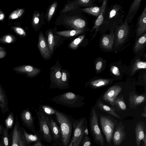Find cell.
<instances>
[{
    "mask_svg": "<svg viewBox=\"0 0 146 146\" xmlns=\"http://www.w3.org/2000/svg\"><path fill=\"white\" fill-rule=\"evenodd\" d=\"M102 7L101 6H94L82 9L84 12L98 17L100 15Z\"/></svg>",
    "mask_w": 146,
    "mask_h": 146,
    "instance_id": "cell-30",
    "label": "cell"
},
{
    "mask_svg": "<svg viewBox=\"0 0 146 146\" xmlns=\"http://www.w3.org/2000/svg\"><path fill=\"white\" fill-rule=\"evenodd\" d=\"M32 146H45L42 141V140L38 141L34 143Z\"/></svg>",
    "mask_w": 146,
    "mask_h": 146,
    "instance_id": "cell-47",
    "label": "cell"
},
{
    "mask_svg": "<svg viewBox=\"0 0 146 146\" xmlns=\"http://www.w3.org/2000/svg\"><path fill=\"white\" fill-rule=\"evenodd\" d=\"M137 56L132 65L131 68L132 74H133L137 70L141 69H145L146 68V62L141 60L139 58V56Z\"/></svg>",
    "mask_w": 146,
    "mask_h": 146,
    "instance_id": "cell-28",
    "label": "cell"
},
{
    "mask_svg": "<svg viewBox=\"0 0 146 146\" xmlns=\"http://www.w3.org/2000/svg\"><path fill=\"white\" fill-rule=\"evenodd\" d=\"M122 90V87L118 85L110 87L103 96V99L112 106L115 104V100L117 96Z\"/></svg>",
    "mask_w": 146,
    "mask_h": 146,
    "instance_id": "cell-17",
    "label": "cell"
},
{
    "mask_svg": "<svg viewBox=\"0 0 146 146\" xmlns=\"http://www.w3.org/2000/svg\"><path fill=\"white\" fill-rule=\"evenodd\" d=\"M111 72L115 75L119 76L120 75L119 69L118 67L115 66H112L110 68Z\"/></svg>",
    "mask_w": 146,
    "mask_h": 146,
    "instance_id": "cell-45",
    "label": "cell"
},
{
    "mask_svg": "<svg viewBox=\"0 0 146 146\" xmlns=\"http://www.w3.org/2000/svg\"><path fill=\"white\" fill-rule=\"evenodd\" d=\"M146 45V33L135 39L133 48V52L136 56L142 55L145 49Z\"/></svg>",
    "mask_w": 146,
    "mask_h": 146,
    "instance_id": "cell-16",
    "label": "cell"
},
{
    "mask_svg": "<svg viewBox=\"0 0 146 146\" xmlns=\"http://www.w3.org/2000/svg\"><path fill=\"white\" fill-rule=\"evenodd\" d=\"M6 53L3 50H0V58H3L5 56Z\"/></svg>",
    "mask_w": 146,
    "mask_h": 146,
    "instance_id": "cell-50",
    "label": "cell"
},
{
    "mask_svg": "<svg viewBox=\"0 0 146 146\" xmlns=\"http://www.w3.org/2000/svg\"><path fill=\"white\" fill-rule=\"evenodd\" d=\"M52 146H63L61 141L53 142Z\"/></svg>",
    "mask_w": 146,
    "mask_h": 146,
    "instance_id": "cell-49",
    "label": "cell"
},
{
    "mask_svg": "<svg viewBox=\"0 0 146 146\" xmlns=\"http://www.w3.org/2000/svg\"><path fill=\"white\" fill-rule=\"evenodd\" d=\"M66 23L76 30L84 29L86 25V22L82 19L76 18H70L67 19Z\"/></svg>",
    "mask_w": 146,
    "mask_h": 146,
    "instance_id": "cell-24",
    "label": "cell"
},
{
    "mask_svg": "<svg viewBox=\"0 0 146 146\" xmlns=\"http://www.w3.org/2000/svg\"><path fill=\"white\" fill-rule=\"evenodd\" d=\"M57 5V2H55L53 3L51 6L48 15V21H49L51 19L55 11Z\"/></svg>",
    "mask_w": 146,
    "mask_h": 146,
    "instance_id": "cell-43",
    "label": "cell"
},
{
    "mask_svg": "<svg viewBox=\"0 0 146 146\" xmlns=\"http://www.w3.org/2000/svg\"><path fill=\"white\" fill-rule=\"evenodd\" d=\"M35 110L38 120L39 129L38 131L41 140L51 144L53 142V139L48 123L50 117L42 114L36 109Z\"/></svg>",
    "mask_w": 146,
    "mask_h": 146,
    "instance_id": "cell-5",
    "label": "cell"
},
{
    "mask_svg": "<svg viewBox=\"0 0 146 146\" xmlns=\"http://www.w3.org/2000/svg\"><path fill=\"white\" fill-rule=\"evenodd\" d=\"M70 77V74L69 72L66 69H62L61 79L57 88L60 89L69 88L68 81Z\"/></svg>",
    "mask_w": 146,
    "mask_h": 146,
    "instance_id": "cell-23",
    "label": "cell"
},
{
    "mask_svg": "<svg viewBox=\"0 0 146 146\" xmlns=\"http://www.w3.org/2000/svg\"><path fill=\"white\" fill-rule=\"evenodd\" d=\"M16 32L20 35H25L26 33L23 29L20 27H16L15 28Z\"/></svg>",
    "mask_w": 146,
    "mask_h": 146,
    "instance_id": "cell-46",
    "label": "cell"
},
{
    "mask_svg": "<svg viewBox=\"0 0 146 146\" xmlns=\"http://www.w3.org/2000/svg\"><path fill=\"white\" fill-rule=\"evenodd\" d=\"M142 0H135L131 4L125 21L128 23H131L135 15L139 9Z\"/></svg>",
    "mask_w": 146,
    "mask_h": 146,
    "instance_id": "cell-21",
    "label": "cell"
},
{
    "mask_svg": "<svg viewBox=\"0 0 146 146\" xmlns=\"http://www.w3.org/2000/svg\"><path fill=\"white\" fill-rule=\"evenodd\" d=\"M19 146H29L27 143L21 131V128L20 131L19 139Z\"/></svg>",
    "mask_w": 146,
    "mask_h": 146,
    "instance_id": "cell-42",
    "label": "cell"
},
{
    "mask_svg": "<svg viewBox=\"0 0 146 146\" xmlns=\"http://www.w3.org/2000/svg\"><path fill=\"white\" fill-rule=\"evenodd\" d=\"M141 116L143 117L146 118V109L145 107V110L141 114Z\"/></svg>",
    "mask_w": 146,
    "mask_h": 146,
    "instance_id": "cell-53",
    "label": "cell"
},
{
    "mask_svg": "<svg viewBox=\"0 0 146 146\" xmlns=\"http://www.w3.org/2000/svg\"><path fill=\"white\" fill-rule=\"evenodd\" d=\"M110 82V81L108 79H97L90 82L89 85L94 88H99L108 84Z\"/></svg>",
    "mask_w": 146,
    "mask_h": 146,
    "instance_id": "cell-32",
    "label": "cell"
},
{
    "mask_svg": "<svg viewBox=\"0 0 146 146\" xmlns=\"http://www.w3.org/2000/svg\"><path fill=\"white\" fill-rule=\"evenodd\" d=\"M87 126V121L85 117L75 120L73 125L71 140L73 146L77 143H80L84 135V131Z\"/></svg>",
    "mask_w": 146,
    "mask_h": 146,
    "instance_id": "cell-7",
    "label": "cell"
},
{
    "mask_svg": "<svg viewBox=\"0 0 146 146\" xmlns=\"http://www.w3.org/2000/svg\"><path fill=\"white\" fill-rule=\"evenodd\" d=\"M1 141L4 146H9L10 139L9 133L8 130L6 128L3 127Z\"/></svg>",
    "mask_w": 146,
    "mask_h": 146,
    "instance_id": "cell-35",
    "label": "cell"
},
{
    "mask_svg": "<svg viewBox=\"0 0 146 146\" xmlns=\"http://www.w3.org/2000/svg\"><path fill=\"white\" fill-rule=\"evenodd\" d=\"M4 17V15L3 14H1L0 15V20L3 19Z\"/></svg>",
    "mask_w": 146,
    "mask_h": 146,
    "instance_id": "cell-54",
    "label": "cell"
},
{
    "mask_svg": "<svg viewBox=\"0 0 146 146\" xmlns=\"http://www.w3.org/2000/svg\"><path fill=\"white\" fill-rule=\"evenodd\" d=\"M48 44L51 54L53 53L54 42V36L52 32L51 31H49L48 35Z\"/></svg>",
    "mask_w": 146,
    "mask_h": 146,
    "instance_id": "cell-37",
    "label": "cell"
},
{
    "mask_svg": "<svg viewBox=\"0 0 146 146\" xmlns=\"http://www.w3.org/2000/svg\"><path fill=\"white\" fill-rule=\"evenodd\" d=\"M135 39L146 33V5L137 19L135 28Z\"/></svg>",
    "mask_w": 146,
    "mask_h": 146,
    "instance_id": "cell-14",
    "label": "cell"
},
{
    "mask_svg": "<svg viewBox=\"0 0 146 146\" xmlns=\"http://www.w3.org/2000/svg\"><path fill=\"white\" fill-rule=\"evenodd\" d=\"M48 123L53 139V142L61 141V134L60 129L53 118L51 116L49 119Z\"/></svg>",
    "mask_w": 146,
    "mask_h": 146,
    "instance_id": "cell-18",
    "label": "cell"
},
{
    "mask_svg": "<svg viewBox=\"0 0 146 146\" xmlns=\"http://www.w3.org/2000/svg\"><path fill=\"white\" fill-rule=\"evenodd\" d=\"M84 31V29L72 30L58 32L56 33L59 35L69 37L82 33Z\"/></svg>",
    "mask_w": 146,
    "mask_h": 146,
    "instance_id": "cell-31",
    "label": "cell"
},
{
    "mask_svg": "<svg viewBox=\"0 0 146 146\" xmlns=\"http://www.w3.org/2000/svg\"><path fill=\"white\" fill-rule=\"evenodd\" d=\"M47 146H49V145H47Z\"/></svg>",
    "mask_w": 146,
    "mask_h": 146,
    "instance_id": "cell-59",
    "label": "cell"
},
{
    "mask_svg": "<svg viewBox=\"0 0 146 146\" xmlns=\"http://www.w3.org/2000/svg\"><path fill=\"white\" fill-rule=\"evenodd\" d=\"M95 66L96 70L100 71L103 68L104 64L106 62L105 60L101 57L97 58L95 60Z\"/></svg>",
    "mask_w": 146,
    "mask_h": 146,
    "instance_id": "cell-39",
    "label": "cell"
},
{
    "mask_svg": "<svg viewBox=\"0 0 146 146\" xmlns=\"http://www.w3.org/2000/svg\"><path fill=\"white\" fill-rule=\"evenodd\" d=\"M108 1L104 0L103 1L101 13L95 21L94 25L90 31V33H93L94 31V32L92 35V40L96 35L98 32L99 29L103 23L104 13L106 8L108 6Z\"/></svg>",
    "mask_w": 146,
    "mask_h": 146,
    "instance_id": "cell-20",
    "label": "cell"
},
{
    "mask_svg": "<svg viewBox=\"0 0 146 146\" xmlns=\"http://www.w3.org/2000/svg\"><path fill=\"white\" fill-rule=\"evenodd\" d=\"M3 48L0 47V50H2Z\"/></svg>",
    "mask_w": 146,
    "mask_h": 146,
    "instance_id": "cell-58",
    "label": "cell"
},
{
    "mask_svg": "<svg viewBox=\"0 0 146 146\" xmlns=\"http://www.w3.org/2000/svg\"><path fill=\"white\" fill-rule=\"evenodd\" d=\"M23 134L25 140L28 145H30L32 143H35L38 141L42 140L38 131L34 134L28 133L25 129L22 127H21Z\"/></svg>",
    "mask_w": 146,
    "mask_h": 146,
    "instance_id": "cell-26",
    "label": "cell"
},
{
    "mask_svg": "<svg viewBox=\"0 0 146 146\" xmlns=\"http://www.w3.org/2000/svg\"><path fill=\"white\" fill-rule=\"evenodd\" d=\"M20 117L23 125L34 134L36 133L34 118L29 109L27 108L22 110Z\"/></svg>",
    "mask_w": 146,
    "mask_h": 146,
    "instance_id": "cell-13",
    "label": "cell"
},
{
    "mask_svg": "<svg viewBox=\"0 0 146 146\" xmlns=\"http://www.w3.org/2000/svg\"><path fill=\"white\" fill-rule=\"evenodd\" d=\"M20 128L17 116L14 127L11 133L9 146H19L18 139Z\"/></svg>",
    "mask_w": 146,
    "mask_h": 146,
    "instance_id": "cell-22",
    "label": "cell"
},
{
    "mask_svg": "<svg viewBox=\"0 0 146 146\" xmlns=\"http://www.w3.org/2000/svg\"><path fill=\"white\" fill-rule=\"evenodd\" d=\"M8 105L7 96L2 86L0 83V108L3 115L9 111Z\"/></svg>",
    "mask_w": 146,
    "mask_h": 146,
    "instance_id": "cell-25",
    "label": "cell"
},
{
    "mask_svg": "<svg viewBox=\"0 0 146 146\" xmlns=\"http://www.w3.org/2000/svg\"><path fill=\"white\" fill-rule=\"evenodd\" d=\"M113 30L115 35V53L124 49L131 43L134 38L135 39V29L125 20L122 24L115 27Z\"/></svg>",
    "mask_w": 146,
    "mask_h": 146,
    "instance_id": "cell-2",
    "label": "cell"
},
{
    "mask_svg": "<svg viewBox=\"0 0 146 146\" xmlns=\"http://www.w3.org/2000/svg\"><path fill=\"white\" fill-rule=\"evenodd\" d=\"M55 115L60 129L62 145L68 146L71 140L75 119L71 116L58 110Z\"/></svg>",
    "mask_w": 146,
    "mask_h": 146,
    "instance_id": "cell-3",
    "label": "cell"
},
{
    "mask_svg": "<svg viewBox=\"0 0 146 146\" xmlns=\"http://www.w3.org/2000/svg\"><path fill=\"white\" fill-rule=\"evenodd\" d=\"M85 36L84 35H82L76 38L69 44V47L73 49H76L79 44L84 39Z\"/></svg>",
    "mask_w": 146,
    "mask_h": 146,
    "instance_id": "cell-38",
    "label": "cell"
},
{
    "mask_svg": "<svg viewBox=\"0 0 146 146\" xmlns=\"http://www.w3.org/2000/svg\"><path fill=\"white\" fill-rule=\"evenodd\" d=\"M62 68L57 60L55 64L50 68V89L57 88V87L61 76Z\"/></svg>",
    "mask_w": 146,
    "mask_h": 146,
    "instance_id": "cell-10",
    "label": "cell"
},
{
    "mask_svg": "<svg viewBox=\"0 0 146 146\" xmlns=\"http://www.w3.org/2000/svg\"><path fill=\"white\" fill-rule=\"evenodd\" d=\"M90 131L95 143L99 146H105L104 141L98 124L97 114L93 109L89 121Z\"/></svg>",
    "mask_w": 146,
    "mask_h": 146,
    "instance_id": "cell-6",
    "label": "cell"
},
{
    "mask_svg": "<svg viewBox=\"0 0 146 146\" xmlns=\"http://www.w3.org/2000/svg\"><path fill=\"white\" fill-rule=\"evenodd\" d=\"M97 106L102 110L108 113L118 119H121L120 116L116 113L113 109L109 106L104 104L101 101H98Z\"/></svg>",
    "mask_w": 146,
    "mask_h": 146,
    "instance_id": "cell-29",
    "label": "cell"
},
{
    "mask_svg": "<svg viewBox=\"0 0 146 146\" xmlns=\"http://www.w3.org/2000/svg\"><path fill=\"white\" fill-rule=\"evenodd\" d=\"M3 127L2 125L0 124V135L2 134Z\"/></svg>",
    "mask_w": 146,
    "mask_h": 146,
    "instance_id": "cell-52",
    "label": "cell"
},
{
    "mask_svg": "<svg viewBox=\"0 0 146 146\" xmlns=\"http://www.w3.org/2000/svg\"><path fill=\"white\" fill-rule=\"evenodd\" d=\"M135 142L137 146H140L141 141L146 139V126L142 121L137 123L135 126Z\"/></svg>",
    "mask_w": 146,
    "mask_h": 146,
    "instance_id": "cell-19",
    "label": "cell"
},
{
    "mask_svg": "<svg viewBox=\"0 0 146 146\" xmlns=\"http://www.w3.org/2000/svg\"><path fill=\"white\" fill-rule=\"evenodd\" d=\"M125 13L122 6L120 4L112 5L108 7V6L105 10L104 20L100 27L98 32L102 35L106 32H110L115 27L122 24L124 22Z\"/></svg>",
    "mask_w": 146,
    "mask_h": 146,
    "instance_id": "cell-1",
    "label": "cell"
},
{
    "mask_svg": "<svg viewBox=\"0 0 146 146\" xmlns=\"http://www.w3.org/2000/svg\"><path fill=\"white\" fill-rule=\"evenodd\" d=\"M92 144V141L88 135H84L79 146H91Z\"/></svg>",
    "mask_w": 146,
    "mask_h": 146,
    "instance_id": "cell-40",
    "label": "cell"
},
{
    "mask_svg": "<svg viewBox=\"0 0 146 146\" xmlns=\"http://www.w3.org/2000/svg\"><path fill=\"white\" fill-rule=\"evenodd\" d=\"M38 47L42 57L45 60H49L51 54L42 33L41 31L39 35Z\"/></svg>",
    "mask_w": 146,
    "mask_h": 146,
    "instance_id": "cell-15",
    "label": "cell"
},
{
    "mask_svg": "<svg viewBox=\"0 0 146 146\" xmlns=\"http://www.w3.org/2000/svg\"><path fill=\"white\" fill-rule=\"evenodd\" d=\"M83 97L72 92H68L52 98L51 100L56 104L71 108L81 107Z\"/></svg>",
    "mask_w": 146,
    "mask_h": 146,
    "instance_id": "cell-4",
    "label": "cell"
},
{
    "mask_svg": "<svg viewBox=\"0 0 146 146\" xmlns=\"http://www.w3.org/2000/svg\"><path fill=\"white\" fill-rule=\"evenodd\" d=\"M73 142L72 140H71L69 145H68V146H73Z\"/></svg>",
    "mask_w": 146,
    "mask_h": 146,
    "instance_id": "cell-56",
    "label": "cell"
},
{
    "mask_svg": "<svg viewBox=\"0 0 146 146\" xmlns=\"http://www.w3.org/2000/svg\"><path fill=\"white\" fill-rule=\"evenodd\" d=\"M114 43L115 35L112 29L109 34L102 35L99 46L104 52H111L114 51Z\"/></svg>",
    "mask_w": 146,
    "mask_h": 146,
    "instance_id": "cell-9",
    "label": "cell"
},
{
    "mask_svg": "<svg viewBox=\"0 0 146 146\" xmlns=\"http://www.w3.org/2000/svg\"><path fill=\"white\" fill-rule=\"evenodd\" d=\"M13 69L15 72L25 74L27 77L30 78L35 77L41 71L40 69L30 65H24L15 67Z\"/></svg>",
    "mask_w": 146,
    "mask_h": 146,
    "instance_id": "cell-12",
    "label": "cell"
},
{
    "mask_svg": "<svg viewBox=\"0 0 146 146\" xmlns=\"http://www.w3.org/2000/svg\"><path fill=\"white\" fill-rule=\"evenodd\" d=\"M57 111L52 107L47 105H40L38 110L42 114L49 117L55 115Z\"/></svg>",
    "mask_w": 146,
    "mask_h": 146,
    "instance_id": "cell-27",
    "label": "cell"
},
{
    "mask_svg": "<svg viewBox=\"0 0 146 146\" xmlns=\"http://www.w3.org/2000/svg\"><path fill=\"white\" fill-rule=\"evenodd\" d=\"M78 6H80V0L75 1L66 5L62 9V12L65 13L73 10L78 8Z\"/></svg>",
    "mask_w": 146,
    "mask_h": 146,
    "instance_id": "cell-34",
    "label": "cell"
},
{
    "mask_svg": "<svg viewBox=\"0 0 146 146\" xmlns=\"http://www.w3.org/2000/svg\"><path fill=\"white\" fill-rule=\"evenodd\" d=\"M126 133L124 126L121 122L116 125L113 133L112 139L114 146H118L125 139Z\"/></svg>",
    "mask_w": 146,
    "mask_h": 146,
    "instance_id": "cell-11",
    "label": "cell"
},
{
    "mask_svg": "<svg viewBox=\"0 0 146 146\" xmlns=\"http://www.w3.org/2000/svg\"><path fill=\"white\" fill-rule=\"evenodd\" d=\"M115 104L116 103L119 107L122 110H125L126 109V105L124 102L122 100L119 99L115 100Z\"/></svg>",
    "mask_w": 146,
    "mask_h": 146,
    "instance_id": "cell-44",
    "label": "cell"
},
{
    "mask_svg": "<svg viewBox=\"0 0 146 146\" xmlns=\"http://www.w3.org/2000/svg\"><path fill=\"white\" fill-rule=\"evenodd\" d=\"M39 21V18L38 16H35L34 17L33 19V23L35 25L37 24Z\"/></svg>",
    "mask_w": 146,
    "mask_h": 146,
    "instance_id": "cell-48",
    "label": "cell"
},
{
    "mask_svg": "<svg viewBox=\"0 0 146 146\" xmlns=\"http://www.w3.org/2000/svg\"><path fill=\"white\" fill-rule=\"evenodd\" d=\"M12 38L11 37L9 36H7L6 37L5 40L8 43H10L12 41Z\"/></svg>",
    "mask_w": 146,
    "mask_h": 146,
    "instance_id": "cell-51",
    "label": "cell"
},
{
    "mask_svg": "<svg viewBox=\"0 0 146 146\" xmlns=\"http://www.w3.org/2000/svg\"><path fill=\"white\" fill-rule=\"evenodd\" d=\"M14 122V115L12 112H11L5 120L6 128L9 130L13 127Z\"/></svg>",
    "mask_w": 146,
    "mask_h": 146,
    "instance_id": "cell-36",
    "label": "cell"
},
{
    "mask_svg": "<svg viewBox=\"0 0 146 146\" xmlns=\"http://www.w3.org/2000/svg\"><path fill=\"white\" fill-rule=\"evenodd\" d=\"M145 97L143 95L138 96L136 95L130 97V102L135 106H137L141 104L145 100Z\"/></svg>",
    "mask_w": 146,
    "mask_h": 146,
    "instance_id": "cell-33",
    "label": "cell"
},
{
    "mask_svg": "<svg viewBox=\"0 0 146 146\" xmlns=\"http://www.w3.org/2000/svg\"><path fill=\"white\" fill-rule=\"evenodd\" d=\"M0 146H4L1 141L0 140Z\"/></svg>",
    "mask_w": 146,
    "mask_h": 146,
    "instance_id": "cell-57",
    "label": "cell"
},
{
    "mask_svg": "<svg viewBox=\"0 0 146 146\" xmlns=\"http://www.w3.org/2000/svg\"><path fill=\"white\" fill-rule=\"evenodd\" d=\"M24 12L23 9H18L12 13L9 16V18L11 19H17L21 16Z\"/></svg>",
    "mask_w": 146,
    "mask_h": 146,
    "instance_id": "cell-41",
    "label": "cell"
},
{
    "mask_svg": "<svg viewBox=\"0 0 146 146\" xmlns=\"http://www.w3.org/2000/svg\"><path fill=\"white\" fill-rule=\"evenodd\" d=\"M143 142V146H146V139H145L142 141Z\"/></svg>",
    "mask_w": 146,
    "mask_h": 146,
    "instance_id": "cell-55",
    "label": "cell"
},
{
    "mask_svg": "<svg viewBox=\"0 0 146 146\" xmlns=\"http://www.w3.org/2000/svg\"><path fill=\"white\" fill-rule=\"evenodd\" d=\"M100 121L102 131L105 136L107 143L111 145L112 136L117 123L109 117L101 115Z\"/></svg>",
    "mask_w": 146,
    "mask_h": 146,
    "instance_id": "cell-8",
    "label": "cell"
}]
</instances>
